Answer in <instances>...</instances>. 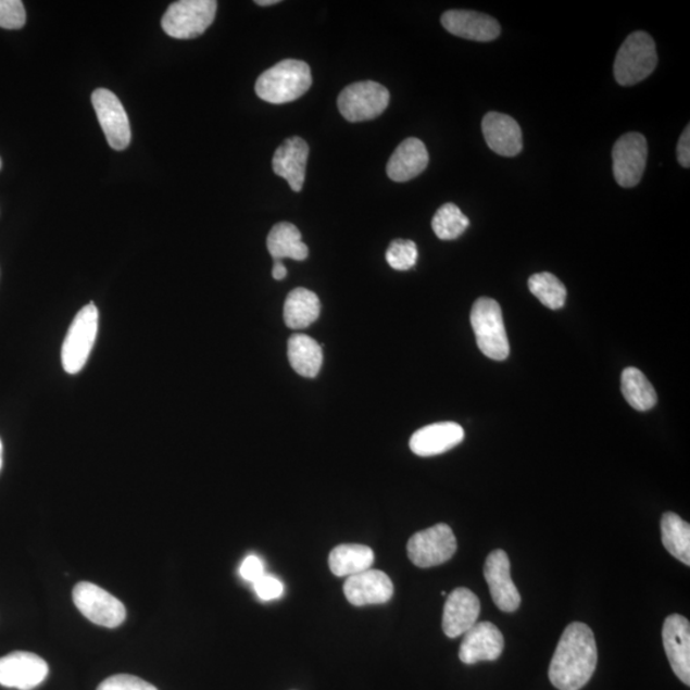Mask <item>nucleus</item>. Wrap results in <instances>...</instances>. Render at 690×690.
<instances>
[{"label":"nucleus","instance_id":"nucleus-1","mask_svg":"<svg viewBox=\"0 0 690 690\" xmlns=\"http://www.w3.org/2000/svg\"><path fill=\"white\" fill-rule=\"evenodd\" d=\"M598 665V645L593 631L584 623H572L559 641L551 660L549 678L559 690L582 689Z\"/></svg>","mask_w":690,"mask_h":690},{"label":"nucleus","instance_id":"nucleus-2","mask_svg":"<svg viewBox=\"0 0 690 690\" xmlns=\"http://www.w3.org/2000/svg\"><path fill=\"white\" fill-rule=\"evenodd\" d=\"M310 65L303 61L286 60L268 68L258 78L256 93L271 104H287L300 99L310 90Z\"/></svg>","mask_w":690,"mask_h":690},{"label":"nucleus","instance_id":"nucleus-3","mask_svg":"<svg viewBox=\"0 0 690 690\" xmlns=\"http://www.w3.org/2000/svg\"><path fill=\"white\" fill-rule=\"evenodd\" d=\"M472 329L475 331L477 346L486 357L504 361L511 353L503 312L492 298H478L471 311Z\"/></svg>","mask_w":690,"mask_h":690},{"label":"nucleus","instance_id":"nucleus-4","mask_svg":"<svg viewBox=\"0 0 690 690\" xmlns=\"http://www.w3.org/2000/svg\"><path fill=\"white\" fill-rule=\"evenodd\" d=\"M657 65L656 43L648 33L630 34L616 54L614 76L622 86L648 78Z\"/></svg>","mask_w":690,"mask_h":690},{"label":"nucleus","instance_id":"nucleus-5","mask_svg":"<svg viewBox=\"0 0 690 690\" xmlns=\"http://www.w3.org/2000/svg\"><path fill=\"white\" fill-rule=\"evenodd\" d=\"M99 330V310L87 304L72 322L62 347V365L70 375L81 373L89 360Z\"/></svg>","mask_w":690,"mask_h":690},{"label":"nucleus","instance_id":"nucleus-6","mask_svg":"<svg viewBox=\"0 0 690 690\" xmlns=\"http://www.w3.org/2000/svg\"><path fill=\"white\" fill-rule=\"evenodd\" d=\"M217 10L215 0H179L170 5L162 18V27L171 38H198L212 26Z\"/></svg>","mask_w":690,"mask_h":690},{"label":"nucleus","instance_id":"nucleus-7","mask_svg":"<svg viewBox=\"0 0 690 690\" xmlns=\"http://www.w3.org/2000/svg\"><path fill=\"white\" fill-rule=\"evenodd\" d=\"M389 101L387 87L375 81H362L347 86L340 92L338 108L348 122L359 123L380 117Z\"/></svg>","mask_w":690,"mask_h":690},{"label":"nucleus","instance_id":"nucleus-8","mask_svg":"<svg viewBox=\"0 0 690 690\" xmlns=\"http://www.w3.org/2000/svg\"><path fill=\"white\" fill-rule=\"evenodd\" d=\"M457 544L455 536L446 523L414 534L409 544L410 561L418 568H432L450 561L455 554Z\"/></svg>","mask_w":690,"mask_h":690},{"label":"nucleus","instance_id":"nucleus-9","mask_svg":"<svg viewBox=\"0 0 690 690\" xmlns=\"http://www.w3.org/2000/svg\"><path fill=\"white\" fill-rule=\"evenodd\" d=\"M74 602L87 619L105 628H117L126 619V607L103 588L81 582L74 588Z\"/></svg>","mask_w":690,"mask_h":690},{"label":"nucleus","instance_id":"nucleus-10","mask_svg":"<svg viewBox=\"0 0 690 690\" xmlns=\"http://www.w3.org/2000/svg\"><path fill=\"white\" fill-rule=\"evenodd\" d=\"M648 140L641 134L624 135L613 149V173L617 185L635 187L641 181L648 164Z\"/></svg>","mask_w":690,"mask_h":690},{"label":"nucleus","instance_id":"nucleus-11","mask_svg":"<svg viewBox=\"0 0 690 690\" xmlns=\"http://www.w3.org/2000/svg\"><path fill=\"white\" fill-rule=\"evenodd\" d=\"M91 101L108 143L114 150L127 149L133 135L126 109L117 96L111 90L98 89L92 92Z\"/></svg>","mask_w":690,"mask_h":690},{"label":"nucleus","instance_id":"nucleus-12","mask_svg":"<svg viewBox=\"0 0 690 690\" xmlns=\"http://www.w3.org/2000/svg\"><path fill=\"white\" fill-rule=\"evenodd\" d=\"M48 674L47 661L32 652H12L0 658V686L5 688L33 690Z\"/></svg>","mask_w":690,"mask_h":690},{"label":"nucleus","instance_id":"nucleus-13","mask_svg":"<svg viewBox=\"0 0 690 690\" xmlns=\"http://www.w3.org/2000/svg\"><path fill=\"white\" fill-rule=\"evenodd\" d=\"M484 576L490 587L491 598L501 612H517L520 594L511 577L510 556L504 550L492 551L486 559Z\"/></svg>","mask_w":690,"mask_h":690},{"label":"nucleus","instance_id":"nucleus-14","mask_svg":"<svg viewBox=\"0 0 690 690\" xmlns=\"http://www.w3.org/2000/svg\"><path fill=\"white\" fill-rule=\"evenodd\" d=\"M344 594L354 606L387 604L394 594V586L388 574L368 569L348 577Z\"/></svg>","mask_w":690,"mask_h":690},{"label":"nucleus","instance_id":"nucleus-15","mask_svg":"<svg viewBox=\"0 0 690 690\" xmlns=\"http://www.w3.org/2000/svg\"><path fill=\"white\" fill-rule=\"evenodd\" d=\"M663 641L673 672L686 686H690V624L687 617L678 614L667 616Z\"/></svg>","mask_w":690,"mask_h":690},{"label":"nucleus","instance_id":"nucleus-16","mask_svg":"<svg viewBox=\"0 0 690 690\" xmlns=\"http://www.w3.org/2000/svg\"><path fill=\"white\" fill-rule=\"evenodd\" d=\"M504 650V637L490 622L476 623L466 635L460 649L463 664L475 665L481 661H495Z\"/></svg>","mask_w":690,"mask_h":690},{"label":"nucleus","instance_id":"nucleus-17","mask_svg":"<svg viewBox=\"0 0 690 690\" xmlns=\"http://www.w3.org/2000/svg\"><path fill=\"white\" fill-rule=\"evenodd\" d=\"M481 613V604L477 595L468 588H455L448 595L444 614H442V629L450 638L466 635L475 626Z\"/></svg>","mask_w":690,"mask_h":690},{"label":"nucleus","instance_id":"nucleus-18","mask_svg":"<svg viewBox=\"0 0 690 690\" xmlns=\"http://www.w3.org/2000/svg\"><path fill=\"white\" fill-rule=\"evenodd\" d=\"M310 148L301 137H290L283 142L273 156V171L285 178L294 192H300L306 178Z\"/></svg>","mask_w":690,"mask_h":690},{"label":"nucleus","instance_id":"nucleus-19","mask_svg":"<svg viewBox=\"0 0 690 690\" xmlns=\"http://www.w3.org/2000/svg\"><path fill=\"white\" fill-rule=\"evenodd\" d=\"M441 24L457 38L474 41L495 40L501 32L495 18L474 11H448L442 14Z\"/></svg>","mask_w":690,"mask_h":690},{"label":"nucleus","instance_id":"nucleus-20","mask_svg":"<svg viewBox=\"0 0 690 690\" xmlns=\"http://www.w3.org/2000/svg\"><path fill=\"white\" fill-rule=\"evenodd\" d=\"M482 133L488 147L501 156H517L523 149L522 129L510 115L498 112L486 114Z\"/></svg>","mask_w":690,"mask_h":690},{"label":"nucleus","instance_id":"nucleus-21","mask_svg":"<svg viewBox=\"0 0 690 690\" xmlns=\"http://www.w3.org/2000/svg\"><path fill=\"white\" fill-rule=\"evenodd\" d=\"M464 439L462 426L455 423H439L419 428L412 435L410 448L418 456H434L449 452Z\"/></svg>","mask_w":690,"mask_h":690},{"label":"nucleus","instance_id":"nucleus-22","mask_svg":"<svg viewBox=\"0 0 690 690\" xmlns=\"http://www.w3.org/2000/svg\"><path fill=\"white\" fill-rule=\"evenodd\" d=\"M428 162H430V156H428L425 143L418 138H406L389 159L388 177L399 181V184L409 181L424 173Z\"/></svg>","mask_w":690,"mask_h":690},{"label":"nucleus","instance_id":"nucleus-23","mask_svg":"<svg viewBox=\"0 0 690 690\" xmlns=\"http://www.w3.org/2000/svg\"><path fill=\"white\" fill-rule=\"evenodd\" d=\"M288 360L298 375L314 379L323 367V348L306 334H294L288 340Z\"/></svg>","mask_w":690,"mask_h":690},{"label":"nucleus","instance_id":"nucleus-24","mask_svg":"<svg viewBox=\"0 0 690 690\" xmlns=\"http://www.w3.org/2000/svg\"><path fill=\"white\" fill-rule=\"evenodd\" d=\"M375 554L366 544L344 543L333 549L329 566L337 577H352L355 574L372 569Z\"/></svg>","mask_w":690,"mask_h":690},{"label":"nucleus","instance_id":"nucleus-25","mask_svg":"<svg viewBox=\"0 0 690 690\" xmlns=\"http://www.w3.org/2000/svg\"><path fill=\"white\" fill-rule=\"evenodd\" d=\"M266 244L274 260L303 261L309 258V247L302 242L301 231L292 223L275 224Z\"/></svg>","mask_w":690,"mask_h":690},{"label":"nucleus","instance_id":"nucleus-26","mask_svg":"<svg viewBox=\"0 0 690 690\" xmlns=\"http://www.w3.org/2000/svg\"><path fill=\"white\" fill-rule=\"evenodd\" d=\"M322 311L318 297L306 288H297L287 297L285 303V323L289 329H306L314 324Z\"/></svg>","mask_w":690,"mask_h":690},{"label":"nucleus","instance_id":"nucleus-27","mask_svg":"<svg viewBox=\"0 0 690 690\" xmlns=\"http://www.w3.org/2000/svg\"><path fill=\"white\" fill-rule=\"evenodd\" d=\"M622 393L631 409L650 411L657 403L655 388L648 377L636 367H628L622 374Z\"/></svg>","mask_w":690,"mask_h":690},{"label":"nucleus","instance_id":"nucleus-28","mask_svg":"<svg viewBox=\"0 0 690 690\" xmlns=\"http://www.w3.org/2000/svg\"><path fill=\"white\" fill-rule=\"evenodd\" d=\"M663 544L679 562L690 565V526L678 514L665 513L661 520Z\"/></svg>","mask_w":690,"mask_h":690},{"label":"nucleus","instance_id":"nucleus-29","mask_svg":"<svg viewBox=\"0 0 690 690\" xmlns=\"http://www.w3.org/2000/svg\"><path fill=\"white\" fill-rule=\"evenodd\" d=\"M468 227V217L452 202L442 205L432 219V229L441 241H453V239L461 237Z\"/></svg>","mask_w":690,"mask_h":690},{"label":"nucleus","instance_id":"nucleus-30","mask_svg":"<svg viewBox=\"0 0 690 690\" xmlns=\"http://www.w3.org/2000/svg\"><path fill=\"white\" fill-rule=\"evenodd\" d=\"M528 288L543 306L561 310L566 300V288L551 273H537L528 280Z\"/></svg>","mask_w":690,"mask_h":690},{"label":"nucleus","instance_id":"nucleus-31","mask_svg":"<svg viewBox=\"0 0 690 690\" xmlns=\"http://www.w3.org/2000/svg\"><path fill=\"white\" fill-rule=\"evenodd\" d=\"M388 264L398 272L411 271L416 265L418 259V250L413 241L405 239H396L391 242L387 253H385Z\"/></svg>","mask_w":690,"mask_h":690},{"label":"nucleus","instance_id":"nucleus-32","mask_svg":"<svg viewBox=\"0 0 690 690\" xmlns=\"http://www.w3.org/2000/svg\"><path fill=\"white\" fill-rule=\"evenodd\" d=\"M26 24V10L21 0H0V27L20 30Z\"/></svg>","mask_w":690,"mask_h":690},{"label":"nucleus","instance_id":"nucleus-33","mask_svg":"<svg viewBox=\"0 0 690 690\" xmlns=\"http://www.w3.org/2000/svg\"><path fill=\"white\" fill-rule=\"evenodd\" d=\"M98 690H158L150 682L134 675L120 674L113 675L99 686Z\"/></svg>","mask_w":690,"mask_h":690},{"label":"nucleus","instance_id":"nucleus-34","mask_svg":"<svg viewBox=\"0 0 690 690\" xmlns=\"http://www.w3.org/2000/svg\"><path fill=\"white\" fill-rule=\"evenodd\" d=\"M253 588H255V592L259 598L263 601H272L281 598L283 592H285V586L280 582L278 578L273 576H268V574H264L263 577L256 580L253 584Z\"/></svg>","mask_w":690,"mask_h":690},{"label":"nucleus","instance_id":"nucleus-35","mask_svg":"<svg viewBox=\"0 0 690 690\" xmlns=\"http://www.w3.org/2000/svg\"><path fill=\"white\" fill-rule=\"evenodd\" d=\"M239 574L247 582L255 584L258 579L264 576L265 565L259 556L250 555L244 559Z\"/></svg>","mask_w":690,"mask_h":690},{"label":"nucleus","instance_id":"nucleus-36","mask_svg":"<svg viewBox=\"0 0 690 690\" xmlns=\"http://www.w3.org/2000/svg\"><path fill=\"white\" fill-rule=\"evenodd\" d=\"M678 160L681 166H690V127L687 126L678 143Z\"/></svg>","mask_w":690,"mask_h":690},{"label":"nucleus","instance_id":"nucleus-37","mask_svg":"<svg viewBox=\"0 0 690 690\" xmlns=\"http://www.w3.org/2000/svg\"><path fill=\"white\" fill-rule=\"evenodd\" d=\"M272 274L275 280H283L287 278V267L283 264L281 260H274Z\"/></svg>","mask_w":690,"mask_h":690},{"label":"nucleus","instance_id":"nucleus-38","mask_svg":"<svg viewBox=\"0 0 690 690\" xmlns=\"http://www.w3.org/2000/svg\"><path fill=\"white\" fill-rule=\"evenodd\" d=\"M259 5H274V4H278L279 0H256L255 2Z\"/></svg>","mask_w":690,"mask_h":690},{"label":"nucleus","instance_id":"nucleus-39","mask_svg":"<svg viewBox=\"0 0 690 690\" xmlns=\"http://www.w3.org/2000/svg\"><path fill=\"white\" fill-rule=\"evenodd\" d=\"M3 467V444H2V440H0V471H2Z\"/></svg>","mask_w":690,"mask_h":690},{"label":"nucleus","instance_id":"nucleus-40","mask_svg":"<svg viewBox=\"0 0 690 690\" xmlns=\"http://www.w3.org/2000/svg\"><path fill=\"white\" fill-rule=\"evenodd\" d=\"M0 170H2V159H0Z\"/></svg>","mask_w":690,"mask_h":690}]
</instances>
